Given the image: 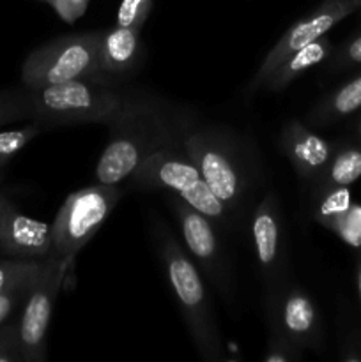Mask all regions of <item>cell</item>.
<instances>
[{
    "label": "cell",
    "instance_id": "13",
    "mask_svg": "<svg viewBox=\"0 0 361 362\" xmlns=\"http://www.w3.org/2000/svg\"><path fill=\"white\" fill-rule=\"evenodd\" d=\"M52 250V225L25 216L0 193V253L11 258L45 260Z\"/></svg>",
    "mask_w": 361,
    "mask_h": 362
},
{
    "label": "cell",
    "instance_id": "7",
    "mask_svg": "<svg viewBox=\"0 0 361 362\" xmlns=\"http://www.w3.org/2000/svg\"><path fill=\"white\" fill-rule=\"evenodd\" d=\"M99 45L101 30L60 35L38 46L21 66L23 87L39 88L101 74Z\"/></svg>",
    "mask_w": 361,
    "mask_h": 362
},
{
    "label": "cell",
    "instance_id": "20",
    "mask_svg": "<svg viewBox=\"0 0 361 362\" xmlns=\"http://www.w3.org/2000/svg\"><path fill=\"white\" fill-rule=\"evenodd\" d=\"M42 131V126L38 122H32L28 126L18 127V129L0 131V170L6 168L11 159L23 151L35 136Z\"/></svg>",
    "mask_w": 361,
    "mask_h": 362
},
{
    "label": "cell",
    "instance_id": "15",
    "mask_svg": "<svg viewBox=\"0 0 361 362\" xmlns=\"http://www.w3.org/2000/svg\"><path fill=\"white\" fill-rule=\"evenodd\" d=\"M140 32L137 28L113 25L108 30H101L99 45V67L105 74L124 78L138 69L144 48Z\"/></svg>",
    "mask_w": 361,
    "mask_h": 362
},
{
    "label": "cell",
    "instance_id": "17",
    "mask_svg": "<svg viewBox=\"0 0 361 362\" xmlns=\"http://www.w3.org/2000/svg\"><path fill=\"white\" fill-rule=\"evenodd\" d=\"M361 112V71L349 81L329 92L306 115L308 126H329Z\"/></svg>",
    "mask_w": 361,
    "mask_h": 362
},
{
    "label": "cell",
    "instance_id": "18",
    "mask_svg": "<svg viewBox=\"0 0 361 362\" xmlns=\"http://www.w3.org/2000/svg\"><path fill=\"white\" fill-rule=\"evenodd\" d=\"M361 179V144L356 140L335 145L331 159L314 180V187H349Z\"/></svg>",
    "mask_w": 361,
    "mask_h": 362
},
{
    "label": "cell",
    "instance_id": "10",
    "mask_svg": "<svg viewBox=\"0 0 361 362\" xmlns=\"http://www.w3.org/2000/svg\"><path fill=\"white\" fill-rule=\"evenodd\" d=\"M265 320L301 350H321L324 339L321 311L303 286L285 283L265 296Z\"/></svg>",
    "mask_w": 361,
    "mask_h": 362
},
{
    "label": "cell",
    "instance_id": "14",
    "mask_svg": "<svg viewBox=\"0 0 361 362\" xmlns=\"http://www.w3.org/2000/svg\"><path fill=\"white\" fill-rule=\"evenodd\" d=\"M335 145L301 120H289L278 136L280 152L290 163L296 175L310 184L326 168L335 152Z\"/></svg>",
    "mask_w": 361,
    "mask_h": 362
},
{
    "label": "cell",
    "instance_id": "31",
    "mask_svg": "<svg viewBox=\"0 0 361 362\" xmlns=\"http://www.w3.org/2000/svg\"><path fill=\"white\" fill-rule=\"evenodd\" d=\"M356 283H357V296H360V306H361V257H360V262H357Z\"/></svg>",
    "mask_w": 361,
    "mask_h": 362
},
{
    "label": "cell",
    "instance_id": "12",
    "mask_svg": "<svg viewBox=\"0 0 361 362\" xmlns=\"http://www.w3.org/2000/svg\"><path fill=\"white\" fill-rule=\"evenodd\" d=\"M250 233L255 258L265 283V296H269L287 283L283 214L282 204L275 191H268L255 205L251 212Z\"/></svg>",
    "mask_w": 361,
    "mask_h": 362
},
{
    "label": "cell",
    "instance_id": "29",
    "mask_svg": "<svg viewBox=\"0 0 361 362\" xmlns=\"http://www.w3.org/2000/svg\"><path fill=\"white\" fill-rule=\"evenodd\" d=\"M340 361L343 362H357L361 361V336L354 332L353 336L343 341L342 352H340Z\"/></svg>",
    "mask_w": 361,
    "mask_h": 362
},
{
    "label": "cell",
    "instance_id": "1",
    "mask_svg": "<svg viewBox=\"0 0 361 362\" xmlns=\"http://www.w3.org/2000/svg\"><path fill=\"white\" fill-rule=\"evenodd\" d=\"M197 122L193 108L145 92L130 110L108 124V140L94 170L96 182H124L152 154L183 145Z\"/></svg>",
    "mask_w": 361,
    "mask_h": 362
},
{
    "label": "cell",
    "instance_id": "16",
    "mask_svg": "<svg viewBox=\"0 0 361 362\" xmlns=\"http://www.w3.org/2000/svg\"><path fill=\"white\" fill-rule=\"evenodd\" d=\"M335 52V46H333L331 39L322 35V37L315 39L310 45L303 46L297 52L290 53L289 57L282 60L271 73L268 74V78L262 83V88L268 92H282L289 87L292 81H296L297 78L303 76L304 73H308L314 67L321 66L322 62L329 59Z\"/></svg>",
    "mask_w": 361,
    "mask_h": 362
},
{
    "label": "cell",
    "instance_id": "26",
    "mask_svg": "<svg viewBox=\"0 0 361 362\" xmlns=\"http://www.w3.org/2000/svg\"><path fill=\"white\" fill-rule=\"evenodd\" d=\"M333 59L329 62L331 71H345L361 66V32L354 37L343 42L336 52H333Z\"/></svg>",
    "mask_w": 361,
    "mask_h": 362
},
{
    "label": "cell",
    "instance_id": "22",
    "mask_svg": "<svg viewBox=\"0 0 361 362\" xmlns=\"http://www.w3.org/2000/svg\"><path fill=\"white\" fill-rule=\"evenodd\" d=\"M268 345H265V354L262 357L264 362H296L303 359L304 350L294 345L282 331L271 327V325H268Z\"/></svg>",
    "mask_w": 361,
    "mask_h": 362
},
{
    "label": "cell",
    "instance_id": "2",
    "mask_svg": "<svg viewBox=\"0 0 361 362\" xmlns=\"http://www.w3.org/2000/svg\"><path fill=\"white\" fill-rule=\"evenodd\" d=\"M183 147L197 163L216 198L239 221L260 180L253 141L230 127L197 122L184 138Z\"/></svg>",
    "mask_w": 361,
    "mask_h": 362
},
{
    "label": "cell",
    "instance_id": "28",
    "mask_svg": "<svg viewBox=\"0 0 361 362\" xmlns=\"http://www.w3.org/2000/svg\"><path fill=\"white\" fill-rule=\"evenodd\" d=\"M39 2L48 4L57 16L66 23H74L84 16L91 0H39Z\"/></svg>",
    "mask_w": 361,
    "mask_h": 362
},
{
    "label": "cell",
    "instance_id": "4",
    "mask_svg": "<svg viewBox=\"0 0 361 362\" xmlns=\"http://www.w3.org/2000/svg\"><path fill=\"white\" fill-rule=\"evenodd\" d=\"M151 232L166 281L176 296L198 356L207 362H219L225 357V349L200 269L158 216H152Z\"/></svg>",
    "mask_w": 361,
    "mask_h": 362
},
{
    "label": "cell",
    "instance_id": "8",
    "mask_svg": "<svg viewBox=\"0 0 361 362\" xmlns=\"http://www.w3.org/2000/svg\"><path fill=\"white\" fill-rule=\"evenodd\" d=\"M168 205L179 225L180 237L188 255L197 267L219 293L230 299L232 296V276L225 246L219 237V228L200 211L191 207L179 194H168Z\"/></svg>",
    "mask_w": 361,
    "mask_h": 362
},
{
    "label": "cell",
    "instance_id": "27",
    "mask_svg": "<svg viewBox=\"0 0 361 362\" xmlns=\"http://www.w3.org/2000/svg\"><path fill=\"white\" fill-rule=\"evenodd\" d=\"M0 362H23L18 322L0 325Z\"/></svg>",
    "mask_w": 361,
    "mask_h": 362
},
{
    "label": "cell",
    "instance_id": "9",
    "mask_svg": "<svg viewBox=\"0 0 361 362\" xmlns=\"http://www.w3.org/2000/svg\"><path fill=\"white\" fill-rule=\"evenodd\" d=\"M67 272L69 265L53 255L42 260L38 278L25 299L23 311L18 320L23 362L46 361V336L50 320Z\"/></svg>",
    "mask_w": 361,
    "mask_h": 362
},
{
    "label": "cell",
    "instance_id": "5",
    "mask_svg": "<svg viewBox=\"0 0 361 362\" xmlns=\"http://www.w3.org/2000/svg\"><path fill=\"white\" fill-rule=\"evenodd\" d=\"M131 189L166 191L176 193L186 204L207 216L219 230H230L236 219L229 209L216 198L202 177L197 163L190 158L183 145L165 148L145 159L127 179Z\"/></svg>",
    "mask_w": 361,
    "mask_h": 362
},
{
    "label": "cell",
    "instance_id": "30",
    "mask_svg": "<svg viewBox=\"0 0 361 362\" xmlns=\"http://www.w3.org/2000/svg\"><path fill=\"white\" fill-rule=\"evenodd\" d=\"M354 140H356L357 144H361V115L357 117L356 122H354Z\"/></svg>",
    "mask_w": 361,
    "mask_h": 362
},
{
    "label": "cell",
    "instance_id": "21",
    "mask_svg": "<svg viewBox=\"0 0 361 362\" xmlns=\"http://www.w3.org/2000/svg\"><path fill=\"white\" fill-rule=\"evenodd\" d=\"M32 103L28 90L0 92V126L14 120H32Z\"/></svg>",
    "mask_w": 361,
    "mask_h": 362
},
{
    "label": "cell",
    "instance_id": "6",
    "mask_svg": "<svg viewBox=\"0 0 361 362\" xmlns=\"http://www.w3.org/2000/svg\"><path fill=\"white\" fill-rule=\"evenodd\" d=\"M124 197L119 184H99L73 191L52 223L53 257L73 267L76 255L99 232Z\"/></svg>",
    "mask_w": 361,
    "mask_h": 362
},
{
    "label": "cell",
    "instance_id": "23",
    "mask_svg": "<svg viewBox=\"0 0 361 362\" xmlns=\"http://www.w3.org/2000/svg\"><path fill=\"white\" fill-rule=\"evenodd\" d=\"M42 264V262H41ZM41 269V267H39ZM38 271L30 272V274L23 276L21 279H18L14 285H11L9 288L4 290L2 293H0V325H4L7 322V318L11 317V313H13L14 310H16L20 304L25 303V299H27L28 292H30L32 285H34L35 278H38Z\"/></svg>",
    "mask_w": 361,
    "mask_h": 362
},
{
    "label": "cell",
    "instance_id": "25",
    "mask_svg": "<svg viewBox=\"0 0 361 362\" xmlns=\"http://www.w3.org/2000/svg\"><path fill=\"white\" fill-rule=\"evenodd\" d=\"M41 262L42 260H30V258H2L0 260V293L23 276L38 271L41 267Z\"/></svg>",
    "mask_w": 361,
    "mask_h": 362
},
{
    "label": "cell",
    "instance_id": "24",
    "mask_svg": "<svg viewBox=\"0 0 361 362\" xmlns=\"http://www.w3.org/2000/svg\"><path fill=\"white\" fill-rule=\"evenodd\" d=\"M152 7L154 0H122L117 11L115 25L142 30L147 18L151 16Z\"/></svg>",
    "mask_w": 361,
    "mask_h": 362
},
{
    "label": "cell",
    "instance_id": "19",
    "mask_svg": "<svg viewBox=\"0 0 361 362\" xmlns=\"http://www.w3.org/2000/svg\"><path fill=\"white\" fill-rule=\"evenodd\" d=\"M350 207L349 187H314V218L326 228L338 232Z\"/></svg>",
    "mask_w": 361,
    "mask_h": 362
},
{
    "label": "cell",
    "instance_id": "11",
    "mask_svg": "<svg viewBox=\"0 0 361 362\" xmlns=\"http://www.w3.org/2000/svg\"><path fill=\"white\" fill-rule=\"evenodd\" d=\"M356 9L357 6L353 0H324V2L319 4L314 11H310L306 16L299 18L296 23L290 25V27L287 28L285 34H283L282 37L275 42V46L265 53L260 66H258L257 73L251 76L246 94L253 95L255 92L260 90L262 83H264V80L268 78V74L271 73L285 57H289L290 53L297 52V49L310 45L315 39L328 34L336 23H340L343 18L353 14Z\"/></svg>",
    "mask_w": 361,
    "mask_h": 362
},
{
    "label": "cell",
    "instance_id": "32",
    "mask_svg": "<svg viewBox=\"0 0 361 362\" xmlns=\"http://www.w3.org/2000/svg\"><path fill=\"white\" fill-rule=\"evenodd\" d=\"M353 2L356 4V6H357V9H361V0H353Z\"/></svg>",
    "mask_w": 361,
    "mask_h": 362
},
{
    "label": "cell",
    "instance_id": "3",
    "mask_svg": "<svg viewBox=\"0 0 361 362\" xmlns=\"http://www.w3.org/2000/svg\"><path fill=\"white\" fill-rule=\"evenodd\" d=\"M32 103V122L46 127L112 124L147 90L131 88L124 78L101 73L57 85L27 88Z\"/></svg>",
    "mask_w": 361,
    "mask_h": 362
}]
</instances>
